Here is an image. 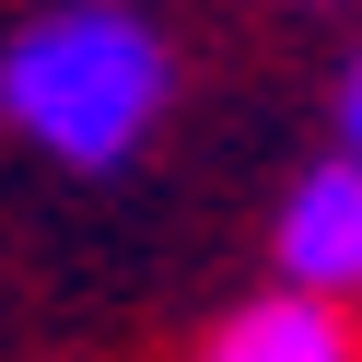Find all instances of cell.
Segmentation results:
<instances>
[{"mask_svg": "<svg viewBox=\"0 0 362 362\" xmlns=\"http://www.w3.org/2000/svg\"><path fill=\"white\" fill-rule=\"evenodd\" d=\"M175 105V47L117 0H59L0 47V129L71 175H117Z\"/></svg>", "mask_w": 362, "mask_h": 362, "instance_id": "obj_1", "label": "cell"}, {"mask_svg": "<svg viewBox=\"0 0 362 362\" xmlns=\"http://www.w3.org/2000/svg\"><path fill=\"white\" fill-rule=\"evenodd\" d=\"M269 269H281V292H304V304H362V164H304L281 187V211H269Z\"/></svg>", "mask_w": 362, "mask_h": 362, "instance_id": "obj_2", "label": "cell"}, {"mask_svg": "<svg viewBox=\"0 0 362 362\" xmlns=\"http://www.w3.org/2000/svg\"><path fill=\"white\" fill-rule=\"evenodd\" d=\"M199 362H362V315L339 304H304V292H245L234 315H211Z\"/></svg>", "mask_w": 362, "mask_h": 362, "instance_id": "obj_3", "label": "cell"}, {"mask_svg": "<svg viewBox=\"0 0 362 362\" xmlns=\"http://www.w3.org/2000/svg\"><path fill=\"white\" fill-rule=\"evenodd\" d=\"M339 164H362V35L339 59Z\"/></svg>", "mask_w": 362, "mask_h": 362, "instance_id": "obj_4", "label": "cell"}]
</instances>
